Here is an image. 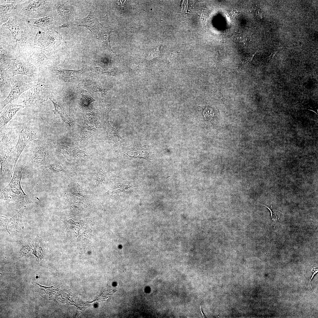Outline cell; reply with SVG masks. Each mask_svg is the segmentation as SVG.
I'll use <instances>...</instances> for the list:
<instances>
[{
	"label": "cell",
	"instance_id": "6da1fadb",
	"mask_svg": "<svg viewBox=\"0 0 318 318\" xmlns=\"http://www.w3.org/2000/svg\"><path fill=\"white\" fill-rule=\"evenodd\" d=\"M27 145V161L32 167L41 170L53 161L51 148L46 142L37 139Z\"/></svg>",
	"mask_w": 318,
	"mask_h": 318
},
{
	"label": "cell",
	"instance_id": "7a4b0ae2",
	"mask_svg": "<svg viewBox=\"0 0 318 318\" xmlns=\"http://www.w3.org/2000/svg\"><path fill=\"white\" fill-rule=\"evenodd\" d=\"M22 168H17L8 185L1 191L0 199L21 204L29 203L30 200L24 192L21 182L23 173Z\"/></svg>",
	"mask_w": 318,
	"mask_h": 318
},
{
	"label": "cell",
	"instance_id": "3957f363",
	"mask_svg": "<svg viewBox=\"0 0 318 318\" xmlns=\"http://www.w3.org/2000/svg\"><path fill=\"white\" fill-rule=\"evenodd\" d=\"M15 130L19 136L18 140L14 149L16 165L20 155L26 145L32 141L39 139L40 133L36 127L26 125L17 126Z\"/></svg>",
	"mask_w": 318,
	"mask_h": 318
},
{
	"label": "cell",
	"instance_id": "277c9868",
	"mask_svg": "<svg viewBox=\"0 0 318 318\" xmlns=\"http://www.w3.org/2000/svg\"><path fill=\"white\" fill-rule=\"evenodd\" d=\"M51 92L44 80L39 79L38 82L27 92L23 102L25 107H32L46 101Z\"/></svg>",
	"mask_w": 318,
	"mask_h": 318
},
{
	"label": "cell",
	"instance_id": "5b68a950",
	"mask_svg": "<svg viewBox=\"0 0 318 318\" xmlns=\"http://www.w3.org/2000/svg\"><path fill=\"white\" fill-rule=\"evenodd\" d=\"M15 148L10 147L0 149L1 180H9L12 177L16 165Z\"/></svg>",
	"mask_w": 318,
	"mask_h": 318
},
{
	"label": "cell",
	"instance_id": "8992f818",
	"mask_svg": "<svg viewBox=\"0 0 318 318\" xmlns=\"http://www.w3.org/2000/svg\"><path fill=\"white\" fill-rule=\"evenodd\" d=\"M112 108L111 105L103 104L102 111V127L105 130L108 142L112 145L122 144L125 140L119 134L117 130L113 127L109 120V113Z\"/></svg>",
	"mask_w": 318,
	"mask_h": 318
},
{
	"label": "cell",
	"instance_id": "52a82bcc",
	"mask_svg": "<svg viewBox=\"0 0 318 318\" xmlns=\"http://www.w3.org/2000/svg\"><path fill=\"white\" fill-rule=\"evenodd\" d=\"M62 39L61 35L55 31L49 33L41 32L37 34L34 43L44 48L49 49L59 45Z\"/></svg>",
	"mask_w": 318,
	"mask_h": 318
},
{
	"label": "cell",
	"instance_id": "ba28073f",
	"mask_svg": "<svg viewBox=\"0 0 318 318\" xmlns=\"http://www.w3.org/2000/svg\"><path fill=\"white\" fill-rule=\"evenodd\" d=\"M26 208L24 206L13 216L8 218L0 216V228H4L9 234L19 231L23 228V216Z\"/></svg>",
	"mask_w": 318,
	"mask_h": 318
},
{
	"label": "cell",
	"instance_id": "9c48e42d",
	"mask_svg": "<svg viewBox=\"0 0 318 318\" xmlns=\"http://www.w3.org/2000/svg\"><path fill=\"white\" fill-rule=\"evenodd\" d=\"M52 145L54 149L62 154L69 160H82L88 156L85 151L79 149L77 146L70 147L56 143H52Z\"/></svg>",
	"mask_w": 318,
	"mask_h": 318
},
{
	"label": "cell",
	"instance_id": "30bf717a",
	"mask_svg": "<svg viewBox=\"0 0 318 318\" xmlns=\"http://www.w3.org/2000/svg\"><path fill=\"white\" fill-rule=\"evenodd\" d=\"M35 83H26L19 79L16 80L11 87V91L8 96L0 104V111L7 104L11 103L12 101L18 98L19 96L24 91L29 89Z\"/></svg>",
	"mask_w": 318,
	"mask_h": 318
},
{
	"label": "cell",
	"instance_id": "8fae6325",
	"mask_svg": "<svg viewBox=\"0 0 318 318\" xmlns=\"http://www.w3.org/2000/svg\"><path fill=\"white\" fill-rule=\"evenodd\" d=\"M77 21L78 26L86 28L96 38L98 32L103 27L102 24L99 21L95 14L92 6L86 16L82 19H78Z\"/></svg>",
	"mask_w": 318,
	"mask_h": 318
},
{
	"label": "cell",
	"instance_id": "7c38bea8",
	"mask_svg": "<svg viewBox=\"0 0 318 318\" xmlns=\"http://www.w3.org/2000/svg\"><path fill=\"white\" fill-rule=\"evenodd\" d=\"M1 62H3L6 69L12 73L13 76L21 74L32 77L35 74L34 69L31 66L19 61L13 60Z\"/></svg>",
	"mask_w": 318,
	"mask_h": 318
},
{
	"label": "cell",
	"instance_id": "4fadbf2b",
	"mask_svg": "<svg viewBox=\"0 0 318 318\" xmlns=\"http://www.w3.org/2000/svg\"><path fill=\"white\" fill-rule=\"evenodd\" d=\"M15 129L3 127L0 128V149L15 146L19 138Z\"/></svg>",
	"mask_w": 318,
	"mask_h": 318
},
{
	"label": "cell",
	"instance_id": "5bb4252c",
	"mask_svg": "<svg viewBox=\"0 0 318 318\" xmlns=\"http://www.w3.org/2000/svg\"><path fill=\"white\" fill-rule=\"evenodd\" d=\"M49 98L53 103L54 109L53 111L54 114L59 115L65 124L68 130L71 134L73 126V121L64 111L60 101L53 92H51Z\"/></svg>",
	"mask_w": 318,
	"mask_h": 318
},
{
	"label": "cell",
	"instance_id": "9a60e30c",
	"mask_svg": "<svg viewBox=\"0 0 318 318\" xmlns=\"http://www.w3.org/2000/svg\"><path fill=\"white\" fill-rule=\"evenodd\" d=\"M24 107L22 105L11 103L7 105L0 112V128L4 127L16 112Z\"/></svg>",
	"mask_w": 318,
	"mask_h": 318
},
{
	"label": "cell",
	"instance_id": "2e32d148",
	"mask_svg": "<svg viewBox=\"0 0 318 318\" xmlns=\"http://www.w3.org/2000/svg\"><path fill=\"white\" fill-rule=\"evenodd\" d=\"M52 69L60 79L67 82L79 78L82 73L81 70H72L58 67L54 68Z\"/></svg>",
	"mask_w": 318,
	"mask_h": 318
},
{
	"label": "cell",
	"instance_id": "e0dca14e",
	"mask_svg": "<svg viewBox=\"0 0 318 318\" xmlns=\"http://www.w3.org/2000/svg\"><path fill=\"white\" fill-rule=\"evenodd\" d=\"M41 170L46 175H62L67 173L66 169L62 165L53 160Z\"/></svg>",
	"mask_w": 318,
	"mask_h": 318
},
{
	"label": "cell",
	"instance_id": "ac0fdd59",
	"mask_svg": "<svg viewBox=\"0 0 318 318\" xmlns=\"http://www.w3.org/2000/svg\"><path fill=\"white\" fill-rule=\"evenodd\" d=\"M77 126L80 129V133L78 139L79 143H82L89 139L97 131L95 127L88 125L84 120L82 125H78Z\"/></svg>",
	"mask_w": 318,
	"mask_h": 318
},
{
	"label": "cell",
	"instance_id": "d6986e66",
	"mask_svg": "<svg viewBox=\"0 0 318 318\" xmlns=\"http://www.w3.org/2000/svg\"><path fill=\"white\" fill-rule=\"evenodd\" d=\"M34 241L31 238L29 235L24 236L20 241L18 246L20 247L19 255L20 257L25 256L33 248Z\"/></svg>",
	"mask_w": 318,
	"mask_h": 318
},
{
	"label": "cell",
	"instance_id": "ffe728a7",
	"mask_svg": "<svg viewBox=\"0 0 318 318\" xmlns=\"http://www.w3.org/2000/svg\"><path fill=\"white\" fill-rule=\"evenodd\" d=\"M29 22L32 24L44 30L52 28L54 21L52 16H47L37 19H30Z\"/></svg>",
	"mask_w": 318,
	"mask_h": 318
},
{
	"label": "cell",
	"instance_id": "44dd1931",
	"mask_svg": "<svg viewBox=\"0 0 318 318\" xmlns=\"http://www.w3.org/2000/svg\"><path fill=\"white\" fill-rule=\"evenodd\" d=\"M2 28L9 29L16 42L20 40L21 31L20 26L15 21L10 19L2 25Z\"/></svg>",
	"mask_w": 318,
	"mask_h": 318
},
{
	"label": "cell",
	"instance_id": "7402d4cb",
	"mask_svg": "<svg viewBox=\"0 0 318 318\" xmlns=\"http://www.w3.org/2000/svg\"><path fill=\"white\" fill-rule=\"evenodd\" d=\"M106 29L107 27L104 28L97 38L99 46L101 48L114 53L111 49L110 44L109 38L111 30H107Z\"/></svg>",
	"mask_w": 318,
	"mask_h": 318
},
{
	"label": "cell",
	"instance_id": "603a6c76",
	"mask_svg": "<svg viewBox=\"0 0 318 318\" xmlns=\"http://www.w3.org/2000/svg\"><path fill=\"white\" fill-rule=\"evenodd\" d=\"M33 253L36 257L42 259L44 255V249L46 247L45 242L42 238L36 236L34 240Z\"/></svg>",
	"mask_w": 318,
	"mask_h": 318
},
{
	"label": "cell",
	"instance_id": "cb8c5ba5",
	"mask_svg": "<svg viewBox=\"0 0 318 318\" xmlns=\"http://www.w3.org/2000/svg\"><path fill=\"white\" fill-rule=\"evenodd\" d=\"M55 5L58 14L62 19L67 22L69 21L72 16V11L69 7L60 1L57 2Z\"/></svg>",
	"mask_w": 318,
	"mask_h": 318
},
{
	"label": "cell",
	"instance_id": "d4e9b609",
	"mask_svg": "<svg viewBox=\"0 0 318 318\" xmlns=\"http://www.w3.org/2000/svg\"><path fill=\"white\" fill-rule=\"evenodd\" d=\"M10 79L6 71L0 68V91H3L11 86Z\"/></svg>",
	"mask_w": 318,
	"mask_h": 318
},
{
	"label": "cell",
	"instance_id": "484cf974",
	"mask_svg": "<svg viewBox=\"0 0 318 318\" xmlns=\"http://www.w3.org/2000/svg\"><path fill=\"white\" fill-rule=\"evenodd\" d=\"M34 59L39 65L44 66L46 64L49 57V54L44 52H37L34 55Z\"/></svg>",
	"mask_w": 318,
	"mask_h": 318
},
{
	"label": "cell",
	"instance_id": "4316f807",
	"mask_svg": "<svg viewBox=\"0 0 318 318\" xmlns=\"http://www.w3.org/2000/svg\"><path fill=\"white\" fill-rule=\"evenodd\" d=\"M92 70L99 74H104L107 77L114 76L117 73L111 69H103L100 67H95L92 68Z\"/></svg>",
	"mask_w": 318,
	"mask_h": 318
},
{
	"label": "cell",
	"instance_id": "83f0119b",
	"mask_svg": "<svg viewBox=\"0 0 318 318\" xmlns=\"http://www.w3.org/2000/svg\"><path fill=\"white\" fill-rule=\"evenodd\" d=\"M95 101V100L91 96L87 95H82L80 104L82 108L86 109L89 107L91 103Z\"/></svg>",
	"mask_w": 318,
	"mask_h": 318
},
{
	"label": "cell",
	"instance_id": "f1b7e54d",
	"mask_svg": "<svg viewBox=\"0 0 318 318\" xmlns=\"http://www.w3.org/2000/svg\"><path fill=\"white\" fill-rule=\"evenodd\" d=\"M0 15L10 14L16 9L12 4H0Z\"/></svg>",
	"mask_w": 318,
	"mask_h": 318
},
{
	"label": "cell",
	"instance_id": "f546056e",
	"mask_svg": "<svg viewBox=\"0 0 318 318\" xmlns=\"http://www.w3.org/2000/svg\"><path fill=\"white\" fill-rule=\"evenodd\" d=\"M90 88L91 91L100 97H103L106 94V90L98 85H92Z\"/></svg>",
	"mask_w": 318,
	"mask_h": 318
},
{
	"label": "cell",
	"instance_id": "4dcf8cb0",
	"mask_svg": "<svg viewBox=\"0 0 318 318\" xmlns=\"http://www.w3.org/2000/svg\"><path fill=\"white\" fill-rule=\"evenodd\" d=\"M1 62L11 61L14 60L13 57L8 52L5 51L0 45Z\"/></svg>",
	"mask_w": 318,
	"mask_h": 318
},
{
	"label": "cell",
	"instance_id": "1f68e13d",
	"mask_svg": "<svg viewBox=\"0 0 318 318\" xmlns=\"http://www.w3.org/2000/svg\"><path fill=\"white\" fill-rule=\"evenodd\" d=\"M45 1L43 0L33 1L28 5L27 8V10L28 11L36 10L44 5Z\"/></svg>",
	"mask_w": 318,
	"mask_h": 318
},
{
	"label": "cell",
	"instance_id": "d6a6232c",
	"mask_svg": "<svg viewBox=\"0 0 318 318\" xmlns=\"http://www.w3.org/2000/svg\"><path fill=\"white\" fill-rule=\"evenodd\" d=\"M261 205L265 206L270 211L271 213V218L272 220H274V221H277V220H279V215H279L278 214H277V212L274 211L272 210L265 205L262 204H261Z\"/></svg>",
	"mask_w": 318,
	"mask_h": 318
},
{
	"label": "cell",
	"instance_id": "836d02e7",
	"mask_svg": "<svg viewBox=\"0 0 318 318\" xmlns=\"http://www.w3.org/2000/svg\"><path fill=\"white\" fill-rule=\"evenodd\" d=\"M317 272H318V269H313L312 270V271H311V275L310 276V279H309V282H310V286H311V287L312 288V286H311V284H311L310 282H311V280H312V278H313V277L314 276V275L315 274H316L317 273Z\"/></svg>",
	"mask_w": 318,
	"mask_h": 318
},
{
	"label": "cell",
	"instance_id": "e575fe53",
	"mask_svg": "<svg viewBox=\"0 0 318 318\" xmlns=\"http://www.w3.org/2000/svg\"><path fill=\"white\" fill-rule=\"evenodd\" d=\"M69 26V24L67 23H64L62 25H60L59 26V28L61 29L64 28H68Z\"/></svg>",
	"mask_w": 318,
	"mask_h": 318
}]
</instances>
